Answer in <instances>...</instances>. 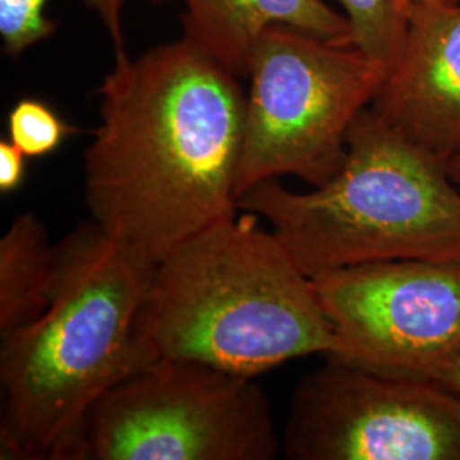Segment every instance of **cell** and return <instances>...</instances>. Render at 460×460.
Returning a JSON list of instances; mask_svg holds the SVG:
<instances>
[{"label": "cell", "mask_w": 460, "mask_h": 460, "mask_svg": "<svg viewBox=\"0 0 460 460\" xmlns=\"http://www.w3.org/2000/svg\"><path fill=\"white\" fill-rule=\"evenodd\" d=\"M239 79L188 34L137 58L116 49L84 155L99 229L157 264L239 212L247 106Z\"/></svg>", "instance_id": "6da1fadb"}, {"label": "cell", "mask_w": 460, "mask_h": 460, "mask_svg": "<svg viewBox=\"0 0 460 460\" xmlns=\"http://www.w3.org/2000/svg\"><path fill=\"white\" fill-rule=\"evenodd\" d=\"M154 270L94 222L57 244L49 309L2 338V459L75 460L99 397L150 365L138 321Z\"/></svg>", "instance_id": "7a4b0ae2"}, {"label": "cell", "mask_w": 460, "mask_h": 460, "mask_svg": "<svg viewBox=\"0 0 460 460\" xmlns=\"http://www.w3.org/2000/svg\"><path fill=\"white\" fill-rule=\"evenodd\" d=\"M258 220L247 210L218 220L155 264L138 321L148 362L190 360L256 377L334 351L313 279Z\"/></svg>", "instance_id": "3957f363"}, {"label": "cell", "mask_w": 460, "mask_h": 460, "mask_svg": "<svg viewBox=\"0 0 460 460\" xmlns=\"http://www.w3.org/2000/svg\"><path fill=\"white\" fill-rule=\"evenodd\" d=\"M237 208L268 220L311 279L378 261H460V186L448 164L370 106L353 121L345 164L331 181L309 193L258 182Z\"/></svg>", "instance_id": "277c9868"}, {"label": "cell", "mask_w": 460, "mask_h": 460, "mask_svg": "<svg viewBox=\"0 0 460 460\" xmlns=\"http://www.w3.org/2000/svg\"><path fill=\"white\" fill-rule=\"evenodd\" d=\"M244 144L237 198L258 182L296 176L314 188L343 167L348 133L385 74L362 51L273 24L247 60Z\"/></svg>", "instance_id": "5b68a950"}, {"label": "cell", "mask_w": 460, "mask_h": 460, "mask_svg": "<svg viewBox=\"0 0 460 460\" xmlns=\"http://www.w3.org/2000/svg\"><path fill=\"white\" fill-rule=\"evenodd\" d=\"M279 448L254 377L161 358L99 397L75 460H273Z\"/></svg>", "instance_id": "8992f818"}, {"label": "cell", "mask_w": 460, "mask_h": 460, "mask_svg": "<svg viewBox=\"0 0 460 460\" xmlns=\"http://www.w3.org/2000/svg\"><path fill=\"white\" fill-rule=\"evenodd\" d=\"M313 285L334 334L326 360L435 382L460 348V261L357 264Z\"/></svg>", "instance_id": "52a82bcc"}, {"label": "cell", "mask_w": 460, "mask_h": 460, "mask_svg": "<svg viewBox=\"0 0 460 460\" xmlns=\"http://www.w3.org/2000/svg\"><path fill=\"white\" fill-rule=\"evenodd\" d=\"M283 447L296 460H460V397L326 360L298 382Z\"/></svg>", "instance_id": "ba28073f"}, {"label": "cell", "mask_w": 460, "mask_h": 460, "mask_svg": "<svg viewBox=\"0 0 460 460\" xmlns=\"http://www.w3.org/2000/svg\"><path fill=\"white\" fill-rule=\"evenodd\" d=\"M416 147L460 155V2L412 5L406 41L370 106Z\"/></svg>", "instance_id": "9c48e42d"}, {"label": "cell", "mask_w": 460, "mask_h": 460, "mask_svg": "<svg viewBox=\"0 0 460 460\" xmlns=\"http://www.w3.org/2000/svg\"><path fill=\"white\" fill-rule=\"evenodd\" d=\"M184 34L237 77H246L251 49L273 24L351 45L348 19L324 0H184Z\"/></svg>", "instance_id": "30bf717a"}, {"label": "cell", "mask_w": 460, "mask_h": 460, "mask_svg": "<svg viewBox=\"0 0 460 460\" xmlns=\"http://www.w3.org/2000/svg\"><path fill=\"white\" fill-rule=\"evenodd\" d=\"M57 244L33 214L17 217L0 241V334L26 328L49 309Z\"/></svg>", "instance_id": "8fae6325"}, {"label": "cell", "mask_w": 460, "mask_h": 460, "mask_svg": "<svg viewBox=\"0 0 460 460\" xmlns=\"http://www.w3.org/2000/svg\"><path fill=\"white\" fill-rule=\"evenodd\" d=\"M349 22L351 47L387 75L394 68L410 28L412 0H338Z\"/></svg>", "instance_id": "7c38bea8"}, {"label": "cell", "mask_w": 460, "mask_h": 460, "mask_svg": "<svg viewBox=\"0 0 460 460\" xmlns=\"http://www.w3.org/2000/svg\"><path fill=\"white\" fill-rule=\"evenodd\" d=\"M49 0H0V34L4 51L9 57H17L31 49L41 40L49 38L57 24L45 16ZM111 36L116 49H123L121 11L127 0H85Z\"/></svg>", "instance_id": "4fadbf2b"}, {"label": "cell", "mask_w": 460, "mask_h": 460, "mask_svg": "<svg viewBox=\"0 0 460 460\" xmlns=\"http://www.w3.org/2000/svg\"><path fill=\"white\" fill-rule=\"evenodd\" d=\"M77 130L40 99H19L9 113V140L26 157H45Z\"/></svg>", "instance_id": "5bb4252c"}, {"label": "cell", "mask_w": 460, "mask_h": 460, "mask_svg": "<svg viewBox=\"0 0 460 460\" xmlns=\"http://www.w3.org/2000/svg\"><path fill=\"white\" fill-rule=\"evenodd\" d=\"M26 155L11 142H0V193L11 195L26 178Z\"/></svg>", "instance_id": "9a60e30c"}, {"label": "cell", "mask_w": 460, "mask_h": 460, "mask_svg": "<svg viewBox=\"0 0 460 460\" xmlns=\"http://www.w3.org/2000/svg\"><path fill=\"white\" fill-rule=\"evenodd\" d=\"M435 382L440 384L447 391H450L452 394L460 397V348Z\"/></svg>", "instance_id": "2e32d148"}, {"label": "cell", "mask_w": 460, "mask_h": 460, "mask_svg": "<svg viewBox=\"0 0 460 460\" xmlns=\"http://www.w3.org/2000/svg\"><path fill=\"white\" fill-rule=\"evenodd\" d=\"M448 171H450L454 181L457 182L460 186V155L454 157V159L448 163Z\"/></svg>", "instance_id": "e0dca14e"}, {"label": "cell", "mask_w": 460, "mask_h": 460, "mask_svg": "<svg viewBox=\"0 0 460 460\" xmlns=\"http://www.w3.org/2000/svg\"><path fill=\"white\" fill-rule=\"evenodd\" d=\"M456 0H412V5H438V4H448Z\"/></svg>", "instance_id": "ac0fdd59"}, {"label": "cell", "mask_w": 460, "mask_h": 460, "mask_svg": "<svg viewBox=\"0 0 460 460\" xmlns=\"http://www.w3.org/2000/svg\"><path fill=\"white\" fill-rule=\"evenodd\" d=\"M150 2H154V4H159V2H163V0H150Z\"/></svg>", "instance_id": "d6986e66"}]
</instances>
